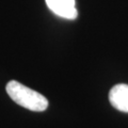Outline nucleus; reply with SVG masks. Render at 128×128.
Masks as SVG:
<instances>
[{
  "label": "nucleus",
  "mask_w": 128,
  "mask_h": 128,
  "mask_svg": "<svg viewBox=\"0 0 128 128\" xmlns=\"http://www.w3.org/2000/svg\"><path fill=\"white\" fill-rule=\"evenodd\" d=\"M6 90L12 100L28 110L42 112L45 111L48 107V100L45 96L16 80H11L8 82Z\"/></svg>",
  "instance_id": "obj_1"
},
{
  "label": "nucleus",
  "mask_w": 128,
  "mask_h": 128,
  "mask_svg": "<svg viewBox=\"0 0 128 128\" xmlns=\"http://www.w3.org/2000/svg\"><path fill=\"white\" fill-rule=\"evenodd\" d=\"M47 6L54 14L65 19H75L78 16L76 0H45Z\"/></svg>",
  "instance_id": "obj_2"
},
{
  "label": "nucleus",
  "mask_w": 128,
  "mask_h": 128,
  "mask_svg": "<svg viewBox=\"0 0 128 128\" xmlns=\"http://www.w3.org/2000/svg\"><path fill=\"white\" fill-rule=\"evenodd\" d=\"M109 102L116 110L128 113V84H115L109 92Z\"/></svg>",
  "instance_id": "obj_3"
}]
</instances>
